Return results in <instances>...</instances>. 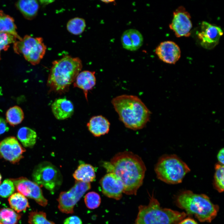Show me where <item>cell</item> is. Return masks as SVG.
I'll use <instances>...</instances> for the list:
<instances>
[{"label":"cell","instance_id":"1f68e13d","mask_svg":"<svg viewBox=\"0 0 224 224\" xmlns=\"http://www.w3.org/2000/svg\"><path fill=\"white\" fill-rule=\"evenodd\" d=\"M16 39L12 35L0 32V59L1 51L2 50L7 49L10 44H14L16 41Z\"/></svg>","mask_w":224,"mask_h":224},{"label":"cell","instance_id":"8d00e7d4","mask_svg":"<svg viewBox=\"0 0 224 224\" xmlns=\"http://www.w3.org/2000/svg\"><path fill=\"white\" fill-rule=\"evenodd\" d=\"M102 2H104L105 3H114L115 2V1L114 0H101V1Z\"/></svg>","mask_w":224,"mask_h":224},{"label":"cell","instance_id":"5bb4252c","mask_svg":"<svg viewBox=\"0 0 224 224\" xmlns=\"http://www.w3.org/2000/svg\"><path fill=\"white\" fill-rule=\"evenodd\" d=\"M100 183L105 195L117 200L121 198L124 191L123 185L114 173H107L100 179Z\"/></svg>","mask_w":224,"mask_h":224},{"label":"cell","instance_id":"277c9868","mask_svg":"<svg viewBox=\"0 0 224 224\" xmlns=\"http://www.w3.org/2000/svg\"><path fill=\"white\" fill-rule=\"evenodd\" d=\"M177 203L180 207L189 214L194 215L201 222H210L216 216L219 207L214 204L204 194L185 191L178 196Z\"/></svg>","mask_w":224,"mask_h":224},{"label":"cell","instance_id":"2e32d148","mask_svg":"<svg viewBox=\"0 0 224 224\" xmlns=\"http://www.w3.org/2000/svg\"><path fill=\"white\" fill-rule=\"evenodd\" d=\"M123 47L131 51H135L140 48L143 42V38L141 33L138 30L133 29L126 30L122 34L121 38Z\"/></svg>","mask_w":224,"mask_h":224},{"label":"cell","instance_id":"9a60e30c","mask_svg":"<svg viewBox=\"0 0 224 224\" xmlns=\"http://www.w3.org/2000/svg\"><path fill=\"white\" fill-rule=\"evenodd\" d=\"M155 53L164 62L175 64L180 59L181 51L179 46L174 42L166 41L161 42L155 49Z\"/></svg>","mask_w":224,"mask_h":224},{"label":"cell","instance_id":"484cf974","mask_svg":"<svg viewBox=\"0 0 224 224\" xmlns=\"http://www.w3.org/2000/svg\"><path fill=\"white\" fill-rule=\"evenodd\" d=\"M21 217V214L11 208H3L0 210L1 224H16Z\"/></svg>","mask_w":224,"mask_h":224},{"label":"cell","instance_id":"cb8c5ba5","mask_svg":"<svg viewBox=\"0 0 224 224\" xmlns=\"http://www.w3.org/2000/svg\"><path fill=\"white\" fill-rule=\"evenodd\" d=\"M8 201L10 207L17 213L25 211L29 207L26 198L19 193H15L10 196Z\"/></svg>","mask_w":224,"mask_h":224},{"label":"cell","instance_id":"74e56055","mask_svg":"<svg viewBox=\"0 0 224 224\" xmlns=\"http://www.w3.org/2000/svg\"><path fill=\"white\" fill-rule=\"evenodd\" d=\"M2 178V176L1 175V174H0V184L1 183Z\"/></svg>","mask_w":224,"mask_h":224},{"label":"cell","instance_id":"8fae6325","mask_svg":"<svg viewBox=\"0 0 224 224\" xmlns=\"http://www.w3.org/2000/svg\"><path fill=\"white\" fill-rule=\"evenodd\" d=\"M189 13L182 6L178 7L173 13V18L169 27L177 37H189L192 27Z\"/></svg>","mask_w":224,"mask_h":224},{"label":"cell","instance_id":"3957f363","mask_svg":"<svg viewBox=\"0 0 224 224\" xmlns=\"http://www.w3.org/2000/svg\"><path fill=\"white\" fill-rule=\"evenodd\" d=\"M47 85L50 91L59 94L67 92L82 67L78 57L66 55L52 63Z\"/></svg>","mask_w":224,"mask_h":224},{"label":"cell","instance_id":"d6986e66","mask_svg":"<svg viewBox=\"0 0 224 224\" xmlns=\"http://www.w3.org/2000/svg\"><path fill=\"white\" fill-rule=\"evenodd\" d=\"M110 126L109 120L101 115L92 117L87 124L88 130L95 137L108 133Z\"/></svg>","mask_w":224,"mask_h":224},{"label":"cell","instance_id":"4316f807","mask_svg":"<svg viewBox=\"0 0 224 224\" xmlns=\"http://www.w3.org/2000/svg\"><path fill=\"white\" fill-rule=\"evenodd\" d=\"M86 26L84 19L78 17L70 19L67 24L68 30L74 35H79L82 33L84 30Z\"/></svg>","mask_w":224,"mask_h":224},{"label":"cell","instance_id":"44dd1931","mask_svg":"<svg viewBox=\"0 0 224 224\" xmlns=\"http://www.w3.org/2000/svg\"><path fill=\"white\" fill-rule=\"evenodd\" d=\"M16 6L24 17L31 20L36 15L39 9V4L35 0H21L17 1Z\"/></svg>","mask_w":224,"mask_h":224},{"label":"cell","instance_id":"7402d4cb","mask_svg":"<svg viewBox=\"0 0 224 224\" xmlns=\"http://www.w3.org/2000/svg\"><path fill=\"white\" fill-rule=\"evenodd\" d=\"M0 32L12 35L19 40L22 38L18 34L13 18L0 11Z\"/></svg>","mask_w":224,"mask_h":224},{"label":"cell","instance_id":"7a4b0ae2","mask_svg":"<svg viewBox=\"0 0 224 224\" xmlns=\"http://www.w3.org/2000/svg\"><path fill=\"white\" fill-rule=\"evenodd\" d=\"M119 120L125 126L133 130L143 128L149 121L151 112L137 96L122 95L111 101Z\"/></svg>","mask_w":224,"mask_h":224},{"label":"cell","instance_id":"4dcf8cb0","mask_svg":"<svg viewBox=\"0 0 224 224\" xmlns=\"http://www.w3.org/2000/svg\"><path fill=\"white\" fill-rule=\"evenodd\" d=\"M15 190L14 184L11 179H6L0 184V196L2 198L9 197Z\"/></svg>","mask_w":224,"mask_h":224},{"label":"cell","instance_id":"d4e9b609","mask_svg":"<svg viewBox=\"0 0 224 224\" xmlns=\"http://www.w3.org/2000/svg\"><path fill=\"white\" fill-rule=\"evenodd\" d=\"M6 116L7 122L11 125L14 126L22 122L24 118V114L21 107L14 106L8 110Z\"/></svg>","mask_w":224,"mask_h":224},{"label":"cell","instance_id":"ac0fdd59","mask_svg":"<svg viewBox=\"0 0 224 224\" xmlns=\"http://www.w3.org/2000/svg\"><path fill=\"white\" fill-rule=\"evenodd\" d=\"M95 73L94 71L87 70L80 72L73 82L74 87L82 90L87 100L88 91L92 89L96 84Z\"/></svg>","mask_w":224,"mask_h":224},{"label":"cell","instance_id":"6da1fadb","mask_svg":"<svg viewBox=\"0 0 224 224\" xmlns=\"http://www.w3.org/2000/svg\"><path fill=\"white\" fill-rule=\"evenodd\" d=\"M102 164L107 173H114L121 181L123 193L128 195L136 194L142 184L146 170L139 156L130 152H120L110 161H104Z\"/></svg>","mask_w":224,"mask_h":224},{"label":"cell","instance_id":"f35d334b","mask_svg":"<svg viewBox=\"0 0 224 224\" xmlns=\"http://www.w3.org/2000/svg\"><path fill=\"white\" fill-rule=\"evenodd\" d=\"M0 224H1L0 223Z\"/></svg>","mask_w":224,"mask_h":224},{"label":"cell","instance_id":"ba28073f","mask_svg":"<svg viewBox=\"0 0 224 224\" xmlns=\"http://www.w3.org/2000/svg\"><path fill=\"white\" fill-rule=\"evenodd\" d=\"M15 52L22 54L25 59L33 65L38 64L45 54L46 47L41 37L26 35L13 44Z\"/></svg>","mask_w":224,"mask_h":224},{"label":"cell","instance_id":"4fadbf2b","mask_svg":"<svg viewBox=\"0 0 224 224\" xmlns=\"http://www.w3.org/2000/svg\"><path fill=\"white\" fill-rule=\"evenodd\" d=\"M223 32L221 28L207 22L203 21L201 31L198 34V37L201 46L210 49L214 48L218 43Z\"/></svg>","mask_w":224,"mask_h":224},{"label":"cell","instance_id":"d6a6232c","mask_svg":"<svg viewBox=\"0 0 224 224\" xmlns=\"http://www.w3.org/2000/svg\"><path fill=\"white\" fill-rule=\"evenodd\" d=\"M63 224H82V222L79 217L73 216L66 218L64 221Z\"/></svg>","mask_w":224,"mask_h":224},{"label":"cell","instance_id":"7c38bea8","mask_svg":"<svg viewBox=\"0 0 224 224\" xmlns=\"http://www.w3.org/2000/svg\"><path fill=\"white\" fill-rule=\"evenodd\" d=\"M25 151L14 137H8L0 141V157L12 163L19 162Z\"/></svg>","mask_w":224,"mask_h":224},{"label":"cell","instance_id":"30bf717a","mask_svg":"<svg viewBox=\"0 0 224 224\" xmlns=\"http://www.w3.org/2000/svg\"><path fill=\"white\" fill-rule=\"evenodd\" d=\"M11 179L18 193L33 199L41 206L44 207L47 204L48 200L44 196L40 187L35 183L22 177Z\"/></svg>","mask_w":224,"mask_h":224},{"label":"cell","instance_id":"e575fe53","mask_svg":"<svg viewBox=\"0 0 224 224\" xmlns=\"http://www.w3.org/2000/svg\"><path fill=\"white\" fill-rule=\"evenodd\" d=\"M224 149L223 148L221 149L218 152L217 155V158L218 161V163L224 165Z\"/></svg>","mask_w":224,"mask_h":224},{"label":"cell","instance_id":"8992f818","mask_svg":"<svg viewBox=\"0 0 224 224\" xmlns=\"http://www.w3.org/2000/svg\"><path fill=\"white\" fill-rule=\"evenodd\" d=\"M157 177L168 184L181 183L190 170L180 157L175 154H166L161 156L155 166Z\"/></svg>","mask_w":224,"mask_h":224},{"label":"cell","instance_id":"52a82bcc","mask_svg":"<svg viewBox=\"0 0 224 224\" xmlns=\"http://www.w3.org/2000/svg\"><path fill=\"white\" fill-rule=\"evenodd\" d=\"M32 176L34 182L40 187H44L52 194L59 189L63 181L59 170L48 161L42 162L35 167Z\"/></svg>","mask_w":224,"mask_h":224},{"label":"cell","instance_id":"ffe728a7","mask_svg":"<svg viewBox=\"0 0 224 224\" xmlns=\"http://www.w3.org/2000/svg\"><path fill=\"white\" fill-rule=\"evenodd\" d=\"M96 169L91 165L82 162L73 174V176L77 181L90 183L96 179Z\"/></svg>","mask_w":224,"mask_h":224},{"label":"cell","instance_id":"f546056e","mask_svg":"<svg viewBox=\"0 0 224 224\" xmlns=\"http://www.w3.org/2000/svg\"><path fill=\"white\" fill-rule=\"evenodd\" d=\"M84 201L88 208L94 209L98 208L100 205L101 199L98 194L94 192H91L86 195Z\"/></svg>","mask_w":224,"mask_h":224},{"label":"cell","instance_id":"f1b7e54d","mask_svg":"<svg viewBox=\"0 0 224 224\" xmlns=\"http://www.w3.org/2000/svg\"><path fill=\"white\" fill-rule=\"evenodd\" d=\"M29 224H55L48 220L46 213L41 211H32L29 213L28 218Z\"/></svg>","mask_w":224,"mask_h":224},{"label":"cell","instance_id":"d590c367","mask_svg":"<svg viewBox=\"0 0 224 224\" xmlns=\"http://www.w3.org/2000/svg\"><path fill=\"white\" fill-rule=\"evenodd\" d=\"M179 224H198L194 219L188 218L183 220Z\"/></svg>","mask_w":224,"mask_h":224},{"label":"cell","instance_id":"9c48e42d","mask_svg":"<svg viewBox=\"0 0 224 224\" xmlns=\"http://www.w3.org/2000/svg\"><path fill=\"white\" fill-rule=\"evenodd\" d=\"M91 188L90 183L77 181L69 190L60 193L57 199L59 210L67 214L73 213L75 205Z\"/></svg>","mask_w":224,"mask_h":224},{"label":"cell","instance_id":"5b68a950","mask_svg":"<svg viewBox=\"0 0 224 224\" xmlns=\"http://www.w3.org/2000/svg\"><path fill=\"white\" fill-rule=\"evenodd\" d=\"M186 216L184 212L162 208L157 200L152 197L147 205L139 207L134 224H172Z\"/></svg>","mask_w":224,"mask_h":224},{"label":"cell","instance_id":"e0dca14e","mask_svg":"<svg viewBox=\"0 0 224 224\" xmlns=\"http://www.w3.org/2000/svg\"><path fill=\"white\" fill-rule=\"evenodd\" d=\"M51 108L55 118L59 120L65 119L71 117L74 111L72 102L65 98L55 100L51 105Z\"/></svg>","mask_w":224,"mask_h":224},{"label":"cell","instance_id":"83f0119b","mask_svg":"<svg viewBox=\"0 0 224 224\" xmlns=\"http://www.w3.org/2000/svg\"><path fill=\"white\" fill-rule=\"evenodd\" d=\"M224 167L223 165L219 163L215 165L213 185L215 188L219 192H223L224 189Z\"/></svg>","mask_w":224,"mask_h":224},{"label":"cell","instance_id":"603a6c76","mask_svg":"<svg viewBox=\"0 0 224 224\" xmlns=\"http://www.w3.org/2000/svg\"><path fill=\"white\" fill-rule=\"evenodd\" d=\"M37 135L36 132L26 127L20 128L17 133L18 139L24 147H32L36 142Z\"/></svg>","mask_w":224,"mask_h":224},{"label":"cell","instance_id":"836d02e7","mask_svg":"<svg viewBox=\"0 0 224 224\" xmlns=\"http://www.w3.org/2000/svg\"><path fill=\"white\" fill-rule=\"evenodd\" d=\"M9 130L6 120L0 117V135L2 134Z\"/></svg>","mask_w":224,"mask_h":224}]
</instances>
